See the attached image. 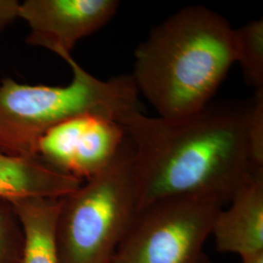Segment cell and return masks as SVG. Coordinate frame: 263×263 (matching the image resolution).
Returning a JSON list of instances; mask_svg holds the SVG:
<instances>
[{"label":"cell","mask_w":263,"mask_h":263,"mask_svg":"<svg viewBox=\"0 0 263 263\" xmlns=\"http://www.w3.org/2000/svg\"><path fill=\"white\" fill-rule=\"evenodd\" d=\"M248 105L208 104L179 119L141 111L121 121L133 153L140 210L164 198L207 199L223 207L254 169L246 135Z\"/></svg>","instance_id":"cell-1"},{"label":"cell","mask_w":263,"mask_h":263,"mask_svg":"<svg viewBox=\"0 0 263 263\" xmlns=\"http://www.w3.org/2000/svg\"><path fill=\"white\" fill-rule=\"evenodd\" d=\"M135 58L139 94L159 117L183 118L210 104L235 63L234 28L205 6H186L152 28Z\"/></svg>","instance_id":"cell-2"},{"label":"cell","mask_w":263,"mask_h":263,"mask_svg":"<svg viewBox=\"0 0 263 263\" xmlns=\"http://www.w3.org/2000/svg\"><path fill=\"white\" fill-rule=\"evenodd\" d=\"M73 77L65 87L20 84L6 78L0 86V149L38 157L40 137L60 123L81 115H98L121 123L141 111L139 91L131 76L101 80L72 57L66 61Z\"/></svg>","instance_id":"cell-3"},{"label":"cell","mask_w":263,"mask_h":263,"mask_svg":"<svg viewBox=\"0 0 263 263\" xmlns=\"http://www.w3.org/2000/svg\"><path fill=\"white\" fill-rule=\"evenodd\" d=\"M139 212L127 137L112 163L62 198L56 227L60 263H112Z\"/></svg>","instance_id":"cell-4"},{"label":"cell","mask_w":263,"mask_h":263,"mask_svg":"<svg viewBox=\"0 0 263 263\" xmlns=\"http://www.w3.org/2000/svg\"><path fill=\"white\" fill-rule=\"evenodd\" d=\"M222 208L194 197L151 203L140 210L112 263H210L204 246Z\"/></svg>","instance_id":"cell-5"},{"label":"cell","mask_w":263,"mask_h":263,"mask_svg":"<svg viewBox=\"0 0 263 263\" xmlns=\"http://www.w3.org/2000/svg\"><path fill=\"white\" fill-rule=\"evenodd\" d=\"M126 141L121 124L87 114L50 128L38 140L36 151L52 168L85 181L112 163Z\"/></svg>","instance_id":"cell-6"},{"label":"cell","mask_w":263,"mask_h":263,"mask_svg":"<svg viewBox=\"0 0 263 263\" xmlns=\"http://www.w3.org/2000/svg\"><path fill=\"white\" fill-rule=\"evenodd\" d=\"M119 5L117 0H27L20 4L19 17L30 28L28 44L66 61L79 40L112 19Z\"/></svg>","instance_id":"cell-7"},{"label":"cell","mask_w":263,"mask_h":263,"mask_svg":"<svg viewBox=\"0 0 263 263\" xmlns=\"http://www.w3.org/2000/svg\"><path fill=\"white\" fill-rule=\"evenodd\" d=\"M216 216V250L241 257L263 252V170H254Z\"/></svg>","instance_id":"cell-8"},{"label":"cell","mask_w":263,"mask_h":263,"mask_svg":"<svg viewBox=\"0 0 263 263\" xmlns=\"http://www.w3.org/2000/svg\"><path fill=\"white\" fill-rule=\"evenodd\" d=\"M84 180L52 168L39 157H28L0 149V199L62 198Z\"/></svg>","instance_id":"cell-9"},{"label":"cell","mask_w":263,"mask_h":263,"mask_svg":"<svg viewBox=\"0 0 263 263\" xmlns=\"http://www.w3.org/2000/svg\"><path fill=\"white\" fill-rule=\"evenodd\" d=\"M62 198H22L11 202L24 232L21 263H60L56 227Z\"/></svg>","instance_id":"cell-10"},{"label":"cell","mask_w":263,"mask_h":263,"mask_svg":"<svg viewBox=\"0 0 263 263\" xmlns=\"http://www.w3.org/2000/svg\"><path fill=\"white\" fill-rule=\"evenodd\" d=\"M235 63L240 65L246 83L255 92L263 91V21L254 20L234 28Z\"/></svg>","instance_id":"cell-11"},{"label":"cell","mask_w":263,"mask_h":263,"mask_svg":"<svg viewBox=\"0 0 263 263\" xmlns=\"http://www.w3.org/2000/svg\"><path fill=\"white\" fill-rule=\"evenodd\" d=\"M24 232L12 203L0 199V263H21Z\"/></svg>","instance_id":"cell-12"},{"label":"cell","mask_w":263,"mask_h":263,"mask_svg":"<svg viewBox=\"0 0 263 263\" xmlns=\"http://www.w3.org/2000/svg\"><path fill=\"white\" fill-rule=\"evenodd\" d=\"M246 135L254 169H263V91L255 92L254 100L248 105Z\"/></svg>","instance_id":"cell-13"},{"label":"cell","mask_w":263,"mask_h":263,"mask_svg":"<svg viewBox=\"0 0 263 263\" xmlns=\"http://www.w3.org/2000/svg\"><path fill=\"white\" fill-rule=\"evenodd\" d=\"M19 1L0 0V30L19 18Z\"/></svg>","instance_id":"cell-14"},{"label":"cell","mask_w":263,"mask_h":263,"mask_svg":"<svg viewBox=\"0 0 263 263\" xmlns=\"http://www.w3.org/2000/svg\"><path fill=\"white\" fill-rule=\"evenodd\" d=\"M242 263H263V252L241 257Z\"/></svg>","instance_id":"cell-15"}]
</instances>
